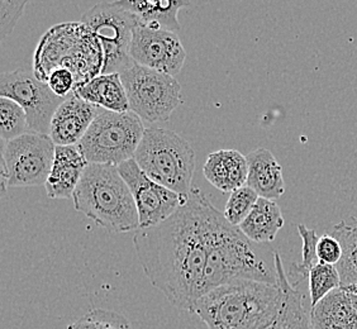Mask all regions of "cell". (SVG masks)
<instances>
[{"mask_svg":"<svg viewBox=\"0 0 357 329\" xmlns=\"http://www.w3.org/2000/svg\"><path fill=\"white\" fill-rule=\"evenodd\" d=\"M347 291V290H346ZM349 294H350V299L351 303H352V307H354V309L356 310L357 313V294H354V293H351V291H349Z\"/></svg>","mask_w":357,"mask_h":329,"instance_id":"31","label":"cell"},{"mask_svg":"<svg viewBox=\"0 0 357 329\" xmlns=\"http://www.w3.org/2000/svg\"><path fill=\"white\" fill-rule=\"evenodd\" d=\"M73 201L77 212L110 234L139 229L136 201L118 166L88 164Z\"/></svg>","mask_w":357,"mask_h":329,"instance_id":"4","label":"cell"},{"mask_svg":"<svg viewBox=\"0 0 357 329\" xmlns=\"http://www.w3.org/2000/svg\"><path fill=\"white\" fill-rule=\"evenodd\" d=\"M89 162L77 146H56L55 161L46 181L51 199H71Z\"/></svg>","mask_w":357,"mask_h":329,"instance_id":"15","label":"cell"},{"mask_svg":"<svg viewBox=\"0 0 357 329\" xmlns=\"http://www.w3.org/2000/svg\"><path fill=\"white\" fill-rule=\"evenodd\" d=\"M284 223L282 209L275 200L259 198L254 209L238 228L248 240L260 245H268L274 242Z\"/></svg>","mask_w":357,"mask_h":329,"instance_id":"21","label":"cell"},{"mask_svg":"<svg viewBox=\"0 0 357 329\" xmlns=\"http://www.w3.org/2000/svg\"><path fill=\"white\" fill-rule=\"evenodd\" d=\"M27 3V0H0V33L3 41L13 32Z\"/></svg>","mask_w":357,"mask_h":329,"instance_id":"28","label":"cell"},{"mask_svg":"<svg viewBox=\"0 0 357 329\" xmlns=\"http://www.w3.org/2000/svg\"><path fill=\"white\" fill-rule=\"evenodd\" d=\"M203 174L220 192H234L248 184V158L237 150L212 152L206 158Z\"/></svg>","mask_w":357,"mask_h":329,"instance_id":"16","label":"cell"},{"mask_svg":"<svg viewBox=\"0 0 357 329\" xmlns=\"http://www.w3.org/2000/svg\"><path fill=\"white\" fill-rule=\"evenodd\" d=\"M340 240L342 246V259L336 265L341 276L342 286L357 284V220H341L326 231ZM341 286V288H342Z\"/></svg>","mask_w":357,"mask_h":329,"instance_id":"22","label":"cell"},{"mask_svg":"<svg viewBox=\"0 0 357 329\" xmlns=\"http://www.w3.org/2000/svg\"><path fill=\"white\" fill-rule=\"evenodd\" d=\"M144 130L142 119L131 110L103 109L76 146L89 164L119 166L135 158Z\"/></svg>","mask_w":357,"mask_h":329,"instance_id":"7","label":"cell"},{"mask_svg":"<svg viewBox=\"0 0 357 329\" xmlns=\"http://www.w3.org/2000/svg\"><path fill=\"white\" fill-rule=\"evenodd\" d=\"M118 6L128 10L138 20V23L147 27L161 28L172 32L180 31L178 14L180 9L190 7V1H135V0H117Z\"/></svg>","mask_w":357,"mask_h":329,"instance_id":"20","label":"cell"},{"mask_svg":"<svg viewBox=\"0 0 357 329\" xmlns=\"http://www.w3.org/2000/svg\"><path fill=\"white\" fill-rule=\"evenodd\" d=\"M0 98L20 104L27 114L29 130L47 136L56 110L68 99L56 95L29 65L0 75Z\"/></svg>","mask_w":357,"mask_h":329,"instance_id":"11","label":"cell"},{"mask_svg":"<svg viewBox=\"0 0 357 329\" xmlns=\"http://www.w3.org/2000/svg\"><path fill=\"white\" fill-rule=\"evenodd\" d=\"M280 285L237 280L211 290L192 307L209 329H266L282 309Z\"/></svg>","mask_w":357,"mask_h":329,"instance_id":"3","label":"cell"},{"mask_svg":"<svg viewBox=\"0 0 357 329\" xmlns=\"http://www.w3.org/2000/svg\"><path fill=\"white\" fill-rule=\"evenodd\" d=\"M56 144L47 135L27 133L1 141V190L46 185L55 161Z\"/></svg>","mask_w":357,"mask_h":329,"instance_id":"8","label":"cell"},{"mask_svg":"<svg viewBox=\"0 0 357 329\" xmlns=\"http://www.w3.org/2000/svg\"><path fill=\"white\" fill-rule=\"evenodd\" d=\"M298 232L302 237V261L299 263H294L290 268V275L294 277L304 279L310 274V268L318 262L317 259V243L319 237L317 236L314 229H310L304 224H298Z\"/></svg>","mask_w":357,"mask_h":329,"instance_id":"27","label":"cell"},{"mask_svg":"<svg viewBox=\"0 0 357 329\" xmlns=\"http://www.w3.org/2000/svg\"><path fill=\"white\" fill-rule=\"evenodd\" d=\"M135 161L149 178L160 185L184 198L190 197L195 151L192 144L176 132L158 127L146 128Z\"/></svg>","mask_w":357,"mask_h":329,"instance_id":"6","label":"cell"},{"mask_svg":"<svg viewBox=\"0 0 357 329\" xmlns=\"http://www.w3.org/2000/svg\"><path fill=\"white\" fill-rule=\"evenodd\" d=\"M119 75L127 91L130 110L144 122L165 123L183 103L181 86L174 76L138 63Z\"/></svg>","mask_w":357,"mask_h":329,"instance_id":"10","label":"cell"},{"mask_svg":"<svg viewBox=\"0 0 357 329\" xmlns=\"http://www.w3.org/2000/svg\"><path fill=\"white\" fill-rule=\"evenodd\" d=\"M259 195L248 185L231 192L227 200L223 215L232 226L240 227L241 223L248 218V214L254 209L259 200Z\"/></svg>","mask_w":357,"mask_h":329,"instance_id":"26","label":"cell"},{"mask_svg":"<svg viewBox=\"0 0 357 329\" xmlns=\"http://www.w3.org/2000/svg\"><path fill=\"white\" fill-rule=\"evenodd\" d=\"M103 65V48L89 28L79 22L56 26L43 36L37 47L33 70L45 82L52 70H70L75 75L77 89L100 75Z\"/></svg>","mask_w":357,"mask_h":329,"instance_id":"5","label":"cell"},{"mask_svg":"<svg viewBox=\"0 0 357 329\" xmlns=\"http://www.w3.org/2000/svg\"><path fill=\"white\" fill-rule=\"evenodd\" d=\"M248 162V188H251L260 198L279 199L285 192V181L282 169L273 152L266 148H257L250 152Z\"/></svg>","mask_w":357,"mask_h":329,"instance_id":"17","label":"cell"},{"mask_svg":"<svg viewBox=\"0 0 357 329\" xmlns=\"http://www.w3.org/2000/svg\"><path fill=\"white\" fill-rule=\"evenodd\" d=\"M274 250L248 240L212 204L208 217V263L204 293L237 280L278 285ZM204 294V295H206Z\"/></svg>","mask_w":357,"mask_h":329,"instance_id":"2","label":"cell"},{"mask_svg":"<svg viewBox=\"0 0 357 329\" xmlns=\"http://www.w3.org/2000/svg\"><path fill=\"white\" fill-rule=\"evenodd\" d=\"M131 56L141 66L175 77L185 63L186 51L175 32L138 23L132 36Z\"/></svg>","mask_w":357,"mask_h":329,"instance_id":"13","label":"cell"},{"mask_svg":"<svg viewBox=\"0 0 357 329\" xmlns=\"http://www.w3.org/2000/svg\"><path fill=\"white\" fill-rule=\"evenodd\" d=\"M308 288H310V308L316 307L318 303L331 294L333 290L342 286L341 276L333 265H327L322 262H317L310 268L308 274Z\"/></svg>","mask_w":357,"mask_h":329,"instance_id":"23","label":"cell"},{"mask_svg":"<svg viewBox=\"0 0 357 329\" xmlns=\"http://www.w3.org/2000/svg\"><path fill=\"white\" fill-rule=\"evenodd\" d=\"M50 89L60 98H69L76 89L75 75L68 69L52 70L47 76Z\"/></svg>","mask_w":357,"mask_h":329,"instance_id":"29","label":"cell"},{"mask_svg":"<svg viewBox=\"0 0 357 329\" xmlns=\"http://www.w3.org/2000/svg\"><path fill=\"white\" fill-rule=\"evenodd\" d=\"M317 259L318 262L336 266L342 259V246L340 240L327 232L323 234L317 243Z\"/></svg>","mask_w":357,"mask_h":329,"instance_id":"30","label":"cell"},{"mask_svg":"<svg viewBox=\"0 0 357 329\" xmlns=\"http://www.w3.org/2000/svg\"><path fill=\"white\" fill-rule=\"evenodd\" d=\"M118 170L136 201L139 228H150L162 223L189 199L149 178L139 169L135 158L119 164Z\"/></svg>","mask_w":357,"mask_h":329,"instance_id":"12","label":"cell"},{"mask_svg":"<svg viewBox=\"0 0 357 329\" xmlns=\"http://www.w3.org/2000/svg\"><path fill=\"white\" fill-rule=\"evenodd\" d=\"M82 23L89 28L103 48L102 74H121L136 63L132 59L131 45L138 20L119 7L117 1L98 3L83 14Z\"/></svg>","mask_w":357,"mask_h":329,"instance_id":"9","label":"cell"},{"mask_svg":"<svg viewBox=\"0 0 357 329\" xmlns=\"http://www.w3.org/2000/svg\"><path fill=\"white\" fill-rule=\"evenodd\" d=\"M73 95L110 112H130L128 96L119 74L96 76L79 86Z\"/></svg>","mask_w":357,"mask_h":329,"instance_id":"19","label":"cell"},{"mask_svg":"<svg viewBox=\"0 0 357 329\" xmlns=\"http://www.w3.org/2000/svg\"><path fill=\"white\" fill-rule=\"evenodd\" d=\"M312 329H357V313L350 294L344 288L336 289L310 308Z\"/></svg>","mask_w":357,"mask_h":329,"instance_id":"18","label":"cell"},{"mask_svg":"<svg viewBox=\"0 0 357 329\" xmlns=\"http://www.w3.org/2000/svg\"><path fill=\"white\" fill-rule=\"evenodd\" d=\"M68 329H133L126 316L113 310L93 309L77 321L71 323Z\"/></svg>","mask_w":357,"mask_h":329,"instance_id":"25","label":"cell"},{"mask_svg":"<svg viewBox=\"0 0 357 329\" xmlns=\"http://www.w3.org/2000/svg\"><path fill=\"white\" fill-rule=\"evenodd\" d=\"M103 108L71 95L56 110L50 125V137L56 146H76Z\"/></svg>","mask_w":357,"mask_h":329,"instance_id":"14","label":"cell"},{"mask_svg":"<svg viewBox=\"0 0 357 329\" xmlns=\"http://www.w3.org/2000/svg\"><path fill=\"white\" fill-rule=\"evenodd\" d=\"M344 290H347V291H351V293H354V294H357V284L356 285H350V286H342Z\"/></svg>","mask_w":357,"mask_h":329,"instance_id":"32","label":"cell"},{"mask_svg":"<svg viewBox=\"0 0 357 329\" xmlns=\"http://www.w3.org/2000/svg\"><path fill=\"white\" fill-rule=\"evenodd\" d=\"M31 133L27 114L21 105L12 99L0 98V137L1 141H12Z\"/></svg>","mask_w":357,"mask_h":329,"instance_id":"24","label":"cell"},{"mask_svg":"<svg viewBox=\"0 0 357 329\" xmlns=\"http://www.w3.org/2000/svg\"><path fill=\"white\" fill-rule=\"evenodd\" d=\"M211 206V200L192 188L188 201L172 217L158 226L139 228L133 236L138 260L152 286L186 312L206 294Z\"/></svg>","mask_w":357,"mask_h":329,"instance_id":"1","label":"cell"}]
</instances>
